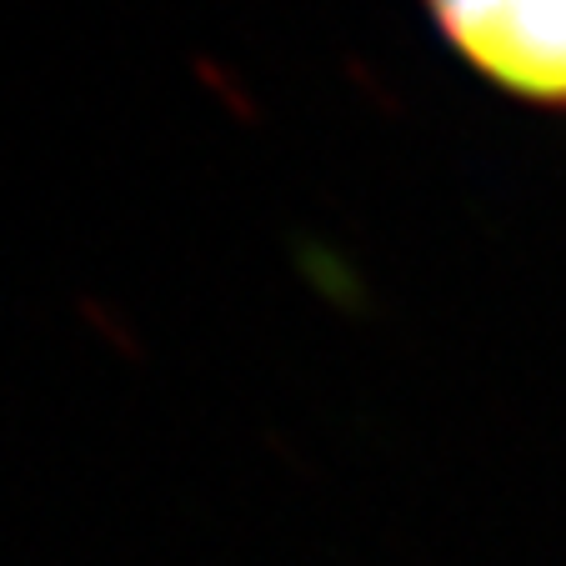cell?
Wrapping results in <instances>:
<instances>
[{"label":"cell","instance_id":"6da1fadb","mask_svg":"<svg viewBox=\"0 0 566 566\" xmlns=\"http://www.w3.org/2000/svg\"><path fill=\"white\" fill-rule=\"evenodd\" d=\"M431 15L486 81L566 111V0H431Z\"/></svg>","mask_w":566,"mask_h":566}]
</instances>
